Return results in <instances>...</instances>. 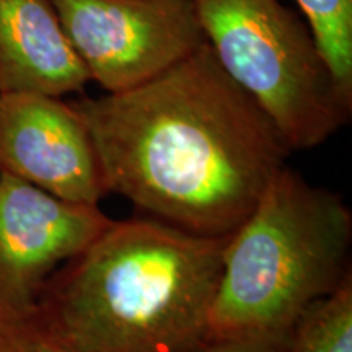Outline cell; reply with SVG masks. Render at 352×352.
<instances>
[{"instance_id":"7c38bea8","label":"cell","mask_w":352,"mask_h":352,"mask_svg":"<svg viewBox=\"0 0 352 352\" xmlns=\"http://www.w3.org/2000/svg\"><path fill=\"white\" fill-rule=\"evenodd\" d=\"M289 338H263V340L209 341L191 352H289Z\"/></svg>"},{"instance_id":"30bf717a","label":"cell","mask_w":352,"mask_h":352,"mask_svg":"<svg viewBox=\"0 0 352 352\" xmlns=\"http://www.w3.org/2000/svg\"><path fill=\"white\" fill-rule=\"evenodd\" d=\"M341 94L352 101V0H296Z\"/></svg>"},{"instance_id":"52a82bcc","label":"cell","mask_w":352,"mask_h":352,"mask_svg":"<svg viewBox=\"0 0 352 352\" xmlns=\"http://www.w3.org/2000/svg\"><path fill=\"white\" fill-rule=\"evenodd\" d=\"M0 173L78 204L108 195L90 132L57 96L0 94Z\"/></svg>"},{"instance_id":"8fae6325","label":"cell","mask_w":352,"mask_h":352,"mask_svg":"<svg viewBox=\"0 0 352 352\" xmlns=\"http://www.w3.org/2000/svg\"><path fill=\"white\" fill-rule=\"evenodd\" d=\"M0 352H78L44 320L38 307L19 316L0 318Z\"/></svg>"},{"instance_id":"9c48e42d","label":"cell","mask_w":352,"mask_h":352,"mask_svg":"<svg viewBox=\"0 0 352 352\" xmlns=\"http://www.w3.org/2000/svg\"><path fill=\"white\" fill-rule=\"evenodd\" d=\"M289 352H352V277L307 308L290 333Z\"/></svg>"},{"instance_id":"7a4b0ae2","label":"cell","mask_w":352,"mask_h":352,"mask_svg":"<svg viewBox=\"0 0 352 352\" xmlns=\"http://www.w3.org/2000/svg\"><path fill=\"white\" fill-rule=\"evenodd\" d=\"M226 241L113 220L51 277L38 310L78 352H191L209 342Z\"/></svg>"},{"instance_id":"8992f818","label":"cell","mask_w":352,"mask_h":352,"mask_svg":"<svg viewBox=\"0 0 352 352\" xmlns=\"http://www.w3.org/2000/svg\"><path fill=\"white\" fill-rule=\"evenodd\" d=\"M111 222L100 206L0 173V318L33 311L51 277Z\"/></svg>"},{"instance_id":"3957f363","label":"cell","mask_w":352,"mask_h":352,"mask_svg":"<svg viewBox=\"0 0 352 352\" xmlns=\"http://www.w3.org/2000/svg\"><path fill=\"white\" fill-rule=\"evenodd\" d=\"M352 212L342 197L280 168L227 236L209 341L287 338L351 276Z\"/></svg>"},{"instance_id":"ba28073f","label":"cell","mask_w":352,"mask_h":352,"mask_svg":"<svg viewBox=\"0 0 352 352\" xmlns=\"http://www.w3.org/2000/svg\"><path fill=\"white\" fill-rule=\"evenodd\" d=\"M88 82L51 0H0V94L63 98Z\"/></svg>"},{"instance_id":"6da1fadb","label":"cell","mask_w":352,"mask_h":352,"mask_svg":"<svg viewBox=\"0 0 352 352\" xmlns=\"http://www.w3.org/2000/svg\"><path fill=\"white\" fill-rule=\"evenodd\" d=\"M70 104L108 192L197 235L235 232L292 152L208 41L142 85Z\"/></svg>"},{"instance_id":"5b68a950","label":"cell","mask_w":352,"mask_h":352,"mask_svg":"<svg viewBox=\"0 0 352 352\" xmlns=\"http://www.w3.org/2000/svg\"><path fill=\"white\" fill-rule=\"evenodd\" d=\"M90 80L116 94L206 43L192 0H51Z\"/></svg>"},{"instance_id":"277c9868","label":"cell","mask_w":352,"mask_h":352,"mask_svg":"<svg viewBox=\"0 0 352 352\" xmlns=\"http://www.w3.org/2000/svg\"><path fill=\"white\" fill-rule=\"evenodd\" d=\"M215 59L271 118L290 151L318 147L351 120L310 25L279 0H192Z\"/></svg>"}]
</instances>
